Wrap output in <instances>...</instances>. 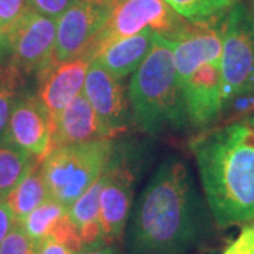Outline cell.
<instances>
[{
  "mask_svg": "<svg viewBox=\"0 0 254 254\" xmlns=\"http://www.w3.org/2000/svg\"><path fill=\"white\" fill-rule=\"evenodd\" d=\"M213 223L188 165L170 157L158 165L137 200L127 253L188 254L208 243Z\"/></svg>",
  "mask_w": 254,
  "mask_h": 254,
  "instance_id": "obj_1",
  "label": "cell"
},
{
  "mask_svg": "<svg viewBox=\"0 0 254 254\" xmlns=\"http://www.w3.org/2000/svg\"><path fill=\"white\" fill-rule=\"evenodd\" d=\"M190 148L216 226L254 223V131L247 120L203 133Z\"/></svg>",
  "mask_w": 254,
  "mask_h": 254,
  "instance_id": "obj_2",
  "label": "cell"
},
{
  "mask_svg": "<svg viewBox=\"0 0 254 254\" xmlns=\"http://www.w3.org/2000/svg\"><path fill=\"white\" fill-rule=\"evenodd\" d=\"M128 100L133 120L148 134L178 131L190 123L173 50L157 31L150 53L131 76Z\"/></svg>",
  "mask_w": 254,
  "mask_h": 254,
  "instance_id": "obj_3",
  "label": "cell"
},
{
  "mask_svg": "<svg viewBox=\"0 0 254 254\" xmlns=\"http://www.w3.org/2000/svg\"><path fill=\"white\" fill-rule=\"evenodd\" d=\"M113 151L112 138L51 150L41 161L50 198L69 208L105 173Z\"/></svg>",
  "mask_w": 254,
  "mask_h": 254,
  "instance_id": "obj_4",
  "label": "cell"
},
{
  "mask_svg": "<svg viewBox=\"0 0 254 254\" xmlns=\"http://www.w3.org/2000/svg\"><path fill=\"white\" fill-rule=\"evenodd\" d=\"M220 73L223 112L233 102L254 98V23L242 1L225 16Z\"/></svg>",
  "mask_w": 254,
  "mask_h": 254,
  "instance_id": "obj_5",
  "label": "cell"
},
{
  "mask_svg": "<svg viewBox=\"0 0 254 254\" xmlns=\"http://www.w3.org/2000/svg\"><path fill=\"white\" fill-rule=\"evenodd\" d=\"M57 20L28 9L10 27L0 31V51L24 75L40 73L54 63Z\"/></svg>",
  "mask_w": 254,
  "mask_h": 254,
  "instance_id": "obj_6",
  "label": "cell"
},
{
  "mask_svg": "<svg viewBox=\"0 0 254 254\" xmlns=\"http://www.w3.org/2000/svg\"><path fill=\"white\" fill-rule=\"evenodd\" d=\"M184 20L164 0H113V7L105 27L88 53L95 60L112 43L151 28L160 34H170L181 27Z\"/></svg>",
  "mask_w": 254,
  "mask_h": 254,
  "instance_id": "obj_7",
  "label": "cell"
},
{
  "mask_svg": "<svg viewBox=\"0 0 254 254\" xmlns=\"http://www.w3.org/2000/svg\"><path fill=\"white\" fill-rule=\"evenodd\" d=\"M113 0H75L57 18L54 63L86 57L93 41L105 27Z\"/></svg>",
  "mask_w": 254,
  "mask_h": 254,
  "instance_id": "obj_8",
  "label": "cell"
},
{
  "mask_svg": "<svg viewBox=\"0 0 254 254\" xmlns=\"http://www.w3.org/2000/svg\"><path fill=\"white\" fill-rule=\"evenodd\" d=\"M134 188V173L126 158L115 151L103 173L100 190L99 220L102 240L115 243L122 239L126 229L131 196Z\"/></svg>",
  "mask_w": 254,
  "mask_h": 254,
  "instance_id": "obj_9",
  "label": "cell"
},
{
  "mask_svg": "<svg viewBox=\"0 0 254 254\" xmlns=\"http://www.w3.org/2000/svg\"><path fill=\"white\" fill-rule=\"evenodd\" d=\"M83 95L98 115L102 125L116 136L126 131L131 122L128 93L122 79L116 78L96 60H92L83 83Z\"/></svg>",
  "mask_w": 254,
  "mask_h": 254,
  "instance_id": "obj_10",
  "label": "cell"
},
{
  "mask_svg": "<svg viewBox=\"0 0 254 254\" xmlns=\"http://www.w3.org/2000/svg\"><path fill=\"white\" fill-rule=\"evenodd\" d=\"M7 140L38 163L51 151V119L38 96L20 95L11 110Z\"/></svg>",
  "mask_w": 254,
  "mask_h": 254,
  "instance_id": "obj_11",
  "label": "cell"
},
{
  "mask_svg": "<svg viewBox=\"0 0 254 254\" xmlns=\"http://www.w3.org/2000/svg\"><path fill=\"white\" fill-rule=\"evenodd\" d=\"M91 60L76 57L63 63H53L38 73L37 96L51 119V126L63 109L82 91Z\"/></svg>",
  "mask_w": 254,
  "mask_h": 254,
  "instance_id": "obj_12",
  "label": "cell"
},
{
  "mask_svg": "<svg viewBox=\"0 0 254 254\" xmlns=\"http://www.w3.org/2000/svg\"><path fill=\"white\" fill-rule=\"evenodd\" d=\"M102 125L83 91L55 118L51 126V150L64 145L81 144L93 140L113 138Z\"/></svg>",
  "mask_w": 254,
  "mask_h": 254,
  "instance_id": "obj_13",
  "label": "cell"
},
{
  "mask_svg": "<svg viewBox=\"0 0 254 254\" xmlns=\"http://www.w3.org/2000/svg\"><path fill=\"white\" fill-rule=\"evenodd\" d=\"M154 44V30L145 28L141 33L126 37L112 43L95 57L112 75L123 79L136 69L144 61Z\"/></svg>",
  "mask_w": 254,
  "mask_h": 254,
  "instance_id": "obj_14",
  "label": "cell"
},
{
  "mask_svg": "<svg viewBox=\"0 0 254 254\" xmlns=\"http://www.w3.org/2000/svg\"><path fill=\"white\" fill-rule=\"evenodd\" d=\"M102 185H103V174L100 175L98 181L93 182L68 208V216L71 219L75 229L78 230V235L81 237L83 247L103 242L99 220V200Z\"/></svg>",
  "mask_w": 254,
  "mask_h": 254,
  "instance_id": "obj_15",
  "label": "cell"
},
{
  "mask_svg": "<svg viewBox=\"0 0 254 254\" xmlns=\"http://www.w3.org/2000/svg\"><path fill=\"white\" fill-rule=\"evenodd\" d=\"M47 199H50V193L41 163L38 161L33 165L24 180L6 196V200L17 223H20L30 212L38 208Z\"/></svg>",
  "mask_w": 254,
  "mask_h": 254,
  "instance_id": "obj_16",
  "label": "cell"
},
{
  "mask_svg": "<svg viewBox=\"0 0 254 254\" xmlns=\"http://www.w3.org/2000/svg\"><path fill=\"white\" fill-rule=\"evenodd\" d=\"M36 163L33 155L7 138L0 143V198H6Z\"/></svg>",
  "mask_w": 254,
  "mask_h": 254,
  "instance_id": "obj_17",
  "label": "cell"
},
{
  "mask_svg": "<svg viewBox=\"0 0 254 254\" xmlns=\"http://www.w3.org/2000/svg\"><path fill=\"white\" fill-rule=\"evenodd\" d=\"M68 213V209L54 199H47L38 208L30 212L18 225L31 237L34 243L51 236L55 226Z\"/></svg>",
  "mask_w": 254,
  "mask_h": 254,
  "instance_id": "obj_18",
  "label": "cell"
},
{
  "mask_svg": "<svg viewBox=\"0 0 254 254\" xmlns=\"http://www.w3.org/2000/svg\"><path fill=\"white\" fill-rule=\"evenodd\" d=\"M24 76L26 75L11 64L0 66V143L7 138L11 110L24 86Z\"/></svg>",
  "mask_w": 254,
  "mask_h": 254,
  "instance_id": "obj_19",
  "label": "cell"
},
{
  "mask_svg": "<svg viewBox=\"0 0 254 254\" xmlns=\"http://www.w3.org/2000/svg\"><path fill=\"white\" fill-rule=\"evenodd\" d=\"M184 20L206 21L226 14L237 0H164Z\"/></svg>",
  "mask_w": 254,
  "mask_h": 254,
  "instance_id": "obj_20",
  "label": "cell"
},
{
  "mask_svg": "<svg viewBox=\"0 0 254 254\" xmlns=\"http://www.w3.org/2000/svg\"><path fill=\"white\" fill-rule=\"evenodd\" d=\"M0 254H36V243L23 227L16 223L1 240Z\"/></svg>",
  "mask_w": 254,
  "mask_h": 254,
  "instance_id": "obj_21",
  "label": "cell"
},
{
  "mask_svg": "<svg viewBox=\"0 0 254 254\" xmlns=\"http://www.w3.org/2000/svg\"><path fill=\"white\" fill-rule=\"evenodd\" d=\"M28 9V0H0V31L10 27Z\"/></svg>",
  "mask_w": 254,
  "mask_h": 254,
  "instance_id": "obj_22",
  "label": "cell"
},
{
  "mask_svg": "<svg viewBox=\"0 0 254 254\" xmlns=\"http://www.w3.org/2000/svg\"><path fill=\"white\" fill-rule=\"evenodd\" d=\"M222 254H254V223L246 225Z\"/></svg>",
  "mask_w": 254,
  "mask_h": 254,
  "instance_id": "obj_23",
  "label": "cell"
},
{
  "mask_svg": "<svg viewBox=\"0 0 254 254\" xmlns=\"http://www.w3.org/2000/svg\"><path fill=\"white\" fill-rule=\"evenodd\" d=\"M73 1L75 0H28V6L47 17L57 20Z\"/></svg>",
  "mask_w": 254,
  "mask_h": 254,
  "instance_id": "obj_24",
  "label": "cell"
},
{
  "mask_svg": "<svg viewBox=\"0 0 254 254\" xmlns=\"http://www.w3.org/2000/svg\"><path fill=\"white\" fill-rule=\"evenodd\" d=\"M36 254H78L64 243H60L54 237L48 236L36 243Z\"/></svg>",
  "mask_w": 254,
  "mask_h": 254,
  "instance_id": "obj_25",
  "label": "cell"
},
{
  "mask_svg": "<svg viewBox=\"0 0 254 254\" xmlns=\"http://www.w3.org/2000/svg\"><path fill=\"white\" fill-rule=\"evenodd\" d=\"M17 222L6 198H0V243Z\"/></svg>",
  "mask_w": 254,
  "mask_h": 254,
  "instance_id": "obj_26",
  "label": "cell"
},
{
  "mask_svg": "<svg viewBox=\"0 0 254 254\" xmlns=\"http://www.w3.org/2000/svg\"><path fill=\"white\" fill-rule=\"evenodd\" d=\"M78 254H122V253L119 252L116 246H113V243L99 242V243H95V245L83 247Z\"/></svg>",
  "mask_w": 254,
  "mask_h": 254,
  "instance_id": "obj_27",
  "label": "cell"
},
{
  "mask_svg": "<svg viewBox=\"0 0 254 254\" xmlns=\"http://www.w3.org/2000/svg\"><path fill=\"white\" fill-rule=\"evenodd\" d=\"M247 9H249V13H250V16H252V20H253V23H254V0H249Z\"/></svg>",
  "mask_w": 254,
  "mask_h": 254,
  "instance_id": "obj_28",
  "label": "cell"
},
{
  "mask_svg": "<svg viewBox=\"0 0 254 254\" xmlns=\"http://www.w3.org/2000/svg\"><path fill=\"white\" fill-rule=\"evenodd\" d=\"M246 120H247V123L252 126V128H253V131H254V112H252V113L246 118Z\"/></svg>",
  "mask_w": 254,
  "mask_h": 254,
  "instance_id": "obj_29",
  "label": "cell"
},
{
  "mask_svg": "<svg viewBox=\"0 0 254 254\" xmlns=\"http://www.w3.org/2000/svg\"><path fill=\"white\" fill-rule=\"evenodd\" d=\"M253 112H254V109H253Z\"/></svg>",
  "mask_w": 254,
  "mask_h": 254,
  "instance_id": "obj_30",
  "label": "cell"
}]
</instances>
